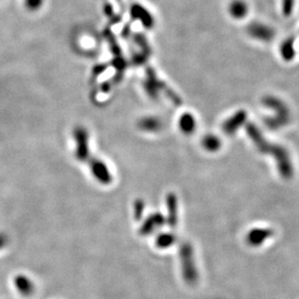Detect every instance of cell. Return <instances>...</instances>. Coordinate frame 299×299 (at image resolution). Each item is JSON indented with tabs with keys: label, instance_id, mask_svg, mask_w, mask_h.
<instances>
[{
	"label": "cell",
	"instance_id": "10",
	"mask_svg": "<svg viewBox=\"0 0 299 299\" xmlns=\"http://www.w3.org/2000/svg\"><path fill=\"white\" fill-rule=\"evenodd\" d=\"M174 243V236L171 234H161L157 240V244L160 248H166Z\"/></svg>",
	"mask_w": 299,
	"mask_h": 299
},
{
	"label": "cell",
	"instance_id": "9",
	"mask_svg": "<svg viewBox=\"0 0 299 299\" xmlns=\"http://www.w3.org/2000/svg\"><path fill=\"white\" fill-rule=\"evenodd\" d=\"M140 126L143 129L147 131H155V130H158L161 125L158 120H156L154 118H149V119L143 120Z\"/></svg>",
	"mask_w": 299,
	"mask_h": 299
},
{
	"label": "cell",
	"instance_id": "13",
	"mask_svg": "<svg viewBox=\"0 0 299 299\" xmlns=\"http://www.w3.org/2000/svg\"><path fill=\"white\" fill-rule=\"evenodd\" d=\"M5 244H6V238L3 234H0V248L4 247Z\"/></svg>",
	"mask_w": 299,
	"mask_h": 299
},
{
	"label": "cell",
	"instance_id": "8",
	"mask_svg": "<svg viewBox=\"0 0 299 299\" xmlns=\"http://www.w3.org/2000/svg\"><path fill=\"white\" fill-rule=\"evenodd\" d=\"M179 126L184 132L190 133L194 129V126H195L193 117L190 116L189 114H186V115L182 116V118L180 119V122H179Z\"/></svg>",
	"mask_w": 299,
	"mask_h": 299
},
{
	"label": "cell",
	"instance_id": "1",
	"mask_svg": "<svg viewBox=\"0 0 299 299\" xmlns=\"http://www.w3.org/2000/svg\"><path fill=\"white\" fill-rule=\"evenodd\" d=\"M182 263H183V273L186 281L188 283H195L197 280V271L194 266L192 249L188 245H184L181 250Z\"/></svg>",
	"mask_w": 299,
	"mask_h": 299
},
{
	"label": "cell",
	"instance_id": "3",
	"mask_svg": "<svg viewBox=\"0 0 299 299\" xmlns=\"http://www.w3.org/2000/svg\"><path fill=\"white\" fill-rule=\"evenodd\" d=\"M91 168H92V172L98 182L104 185L110 184L112 182L110 171L108 170L106 164L103 161L99 159H94L91 163Z\"/></svg>",
	"mask_w": 299,
	"mask_h": 299
},
{
	"label": "cell",
	"instance_id": "11",
	"mask_svg": "<svg viewBox=\"0 0 299 299\" xmlns=\"http://www.w3.org/2000/svg\"><path fill=\"white\" fill-rule=\"evenodd\" d=\"M204 146L207 149H209V150H210V149H211V150H214V149H216L217 146H218V141H217V139H216L215 137H213V136H211V137H207V138L205 139Z\"/></svg>",
	"mask_w": 299,
	"mask_h": 299
},
{
	"label": "cell",
	"instance_id": "2",
	"mask_svg": "<svg viewBox=\"0 0 299 299\" xmlns=\"http://www.w3.org/2000/svg\"><path fill=\"white\" fill-rule=\"evenodd\" d=\"M75 139H76V153H77V158L80 160H86L89 155V136L87 131L80 127L77 128L75 131Z\"/></svg>",
	"mask_w": 299,
	"mask_h": 299
},
{
	"label": "cell",
	"instance_id": "6",
	"mask_svg": "<svg viewBox=\"0 0 299 299\" xmlns=\"http://www.w3.org/2000/svg\"><path fill=\"white\" fill-rule=\"evenodd\" d=\"M167 209H168V222L171 226L177 223V199L173 193L167 195Z\"/></svg>",
	"mask_w": 299,
	"mask_h": 299
},
{
	"label": "cell",
	"instance_id": "5",
	"mask_svg": "<svg viewBox=\"0 0 299 299\" xmlns=\"http://www.w3.org/2000/svg\"><path fill=\"white\" fill-rule=\"evenodd\" d=\"M271 235V231L267 229H255L248 235V242L252 246H259L264 240Z\"/></svg>",
	"mask_w": 299,
	"mask_h": 299
},
{
	"label": "cell",
	"instance_id": "12",
	"mask_svg": "<svg viewBox=\"0 0 299 299\" xmlns=\"http://www.w3.org/2000/svg\"><path fill=\"white\" fill-rule=\"evenodd\" d=\"M142 213H143V203L138 201L135 204V217L136 219H139L142 217Z\"/></svg>",
	"mask_w": 299,
	"mask_h": 299
},
{
	"label": "cell",
	"instance_id": "7",
	"mask_svg": "<svg viewBox=\"0 0 299 299\" xmlns=\"http://www.w3.org/2000/svg\"><path fill=\"white\" fill-rule=\"evenodd\" d=\"M15 284L19 291L23 294H30L33 288V284L31 280H29L26 276H18L15 279Z\"/></svg>",
	"mask_w": 299,
	"mask_h": 299
},
{
	"label": "cell",
	"instance_id": "4",
	"mask_svg": "<svg viewBox=\"0 0 299 299\" xmlns=\"http://www.w3.org/2000/svg\"><path fill=\"white\" fill-rule=\"evenodd\" d=\"M163 218L161 215L159 214H154L152 215L150 218H148V220H146L143 224L141 228V232L143 235L148 234L153 232L155 229L158 228L162 223H163Z\"/></svg>",
	"mask_w": 299,
	"mask_h": 299
}]
</instances>
